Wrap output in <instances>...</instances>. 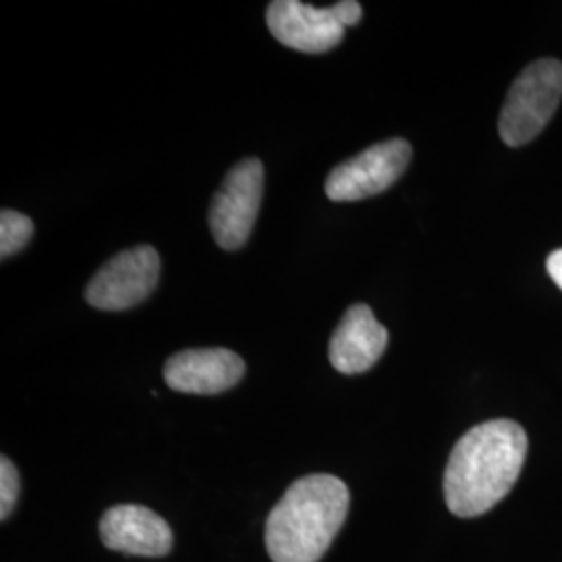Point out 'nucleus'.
I'll use <instances>...</instances> for the list:
<instances>
[{"label": "nucleus", "mask_w": 562, "mask_h": 562, "mask_svg": "<svg viewBox=\"0 0 562 562\" xmlns=\"http://www.w3.org/2000/svg\"><path fill=\"white\" fill-rule=\"evenodd\" d=\"M159 273L161 257L153 246L121 250L88 281L86 301L99 311H127L155 292Z\"/></svg>", "instance_id": "39448f33"}, {"label": "nucleus", "mask_w": 562, "mask_h": 562, "mask_svg": "<svg viewBox=\"0 0 562 562\" xmlns=\"http://www.w3.org/2000/svg\"><path fill=\"white\" fill-rule=\"evenodd\" d=\"M267 27L283 46L308 55L327 53L344 38V25L331 9H317L301 0H273L267 7Z\"/></svg>", "instance_id": "0eeeda50"}, {"label": "nucleus", "mask_w": 562, "mask_h": 562, "mask_svg": "<svg viewBox=\"0 0 562 562\" xmlns=\"http://www.w3.org/2000/svg\"><path fill=\"white\" fill-rule=\"evenodd\" d=\"M329 9H331V13L336 15V20L340 21L344 27L357 25L362 20V7L359 2H355V0H341V2H336Z\"/></svg>", "instance_id": "ddd939ff"}, {"label": "nucleus", "mask_w": 562, "mask_h": 562, "mask_svg": "<svg viewBox=\"0 0 562 562\" xmlns=\"http://www.w3.org/2000/svg\"><path fill=\"white\" fill-rule=\"evenodd\" d=\"M546 269H548V276L554 280V283L562 290V248L561 250H554L548 261H546Z\"/></svg>", "instance_id": "4468645a"}, {"label": "nucleus", "mask_w": 562, "mask_h": 562, "mask_svg": "<svg viewBox=\"0 0 562 562\" xmlns=\"http://www.w3.org/2000/svg\"><path fill=\"white\" fill-rule=\"evenodd\" d=\"M246 364L234 350L227 348H194L173 355L165 362V383L196 396H215L240 383Z\"/></svg>", "instance_id": "6e6552de"}, {"label": "nucleus", "mask_w": 562, "mask_h": 562, "mask_svg": "<svg viewBox=\"0 0 562 562\" xmlns=\"http://www.w3.org/2000/svg\"><path fill=\"white\" fill-rule=\"evenodd\" d=\"M102 543L130 557L159 559L171 552L173 533L155 510L138 504L109 508L101 519Z\"/></svg>", "instance_id": "1a4fd4ad"}, {"label": "nucleus", "mask_w": 562, "mask_h": 562, "mask_svg": "<svg viewBox=\"0 0 562 562\" xmlns=\"http://www.w3.org/2000/svg\"><path fill=\"white\" fill-rule=\"evenodd\" d=\"M20 498V473L7 457L0 459V519L7 521Z\"/></svg>", "instance_id": "f8f14e48"}, {"label": "nucleus", "mask_w": 562, "mask_h": 562, "mask_svg": "<svg viewBox=\"0 0 562 562\" xmlns=\"http://www.w3.org/2000/svg\"><path fill=\"white\" fill-rule=\"evenodd\" d=\"M350 492L336 475H306L273 506L265 546L273 562H317L340 533Z\"/></svg>", "instance_id": "f03ea898"}, {"label": "nucleus", "mask_w": 562, "mask_h": 562, "mask_svg": "<svg viewBox=\"0 0 562 562\" xmlns=\"http://www.w3.org/2000/svg\"><path fill=\"white\" fill-rule=\"evenodd\" d=\"M562 101V63L540 59L531 63L508 90L501 113V136L508 146L533 140Z\"/></svg>", "instance_id": "7ed1b4c3"}, {"label": "nucleus", "mask_w": 562, "mask_h": 562, "mask_svg": "<svg viewBox=\"0 0 562 562\" xmlns=\"http://www.w3.org/2000/svg\"><path fill=\"white\" fill-rule=\"evenodd\" d=\"M387 329L367 304H352L329 341V362L344 375H361L375 367L387 348Z\"/></svg>", "instance_id": "9d476101"}, {"label": "nucleus", "mask_w": 562, "mask_h": 562, "mask_svg": "<svg viewBox=\"0 0 562 562\" xmlns=\"http://www.w3.org/2000/svg\"><path fill=\"white\" fill-rule=\"evenodd\" d=\"M265 167L259 159H241L229 169L209 211V225L215 241L225 250L244 246L261 209Z\"/></svg>", "instance_id": "20e7f679"}, {"label": "nucleus", "mask_w": 562, "mask_h": 562, "mask_svg": "<svg viewBox=\"0 0 562 562\" xmlns=\"http://www.w3.org/2000/svg\"><path fill=\"white\" fill-rule=\"evenodd\" d=\"M34 236V222L13 209L0 213V257L9 259L27 246Z\"/></svg>", "instance_id": "9b49d317"}, {"label": "nucleus", "mask_w": 562, "mask_h": 562, "mask_svg": "<svg viewBox=\"0 0 562 562\" xmlns=\"http://www.w3.org/2000/svg\"><path fill=\"white\" fill-rule=\"evenodd\" d=\"M413 157L402 138L380 142L338 165L325 180V194L334 202H355L385 192L406 171Z\"/></svg>", "instance_id": "423d86ee"}, {"label": "nucleus", "mask_w": 562, "mask_h": 562, "mask_svg": "<svg viewBox=\"0 0 562 562\" xmlns=\"http://www.w3.org/2000/svg\"><path fill=\"white\" fill-rule=\"evenodd\" d=\"M527 434L508 419L471 427L454 446L446 473L443 496L452 515L471 519L492 510L521 475Z\"/></svg>", "instance_id": "f257e3e1"}]
</instances>
